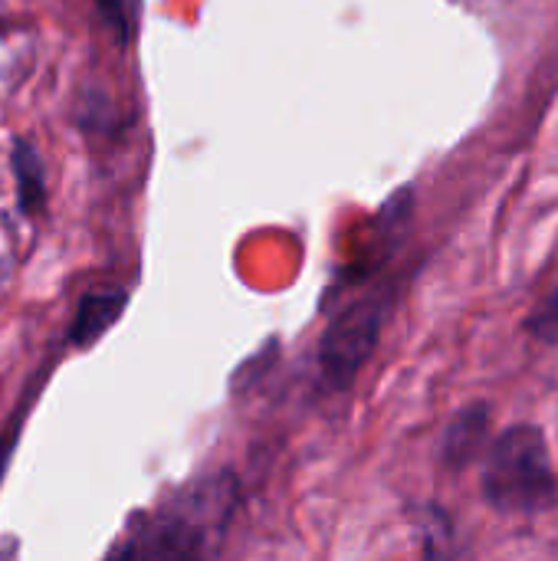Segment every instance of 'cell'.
Listing matches in <instances>:
<instances>
[{"mask_svg": "<svg viewBox=\"0 0 558 561\" xmlns=\"http://www.w3.org/2000/svg\"><path fill=\"white\" fill-rule=\"evenodd\" d=\"M487 431H490V408L483 401L464 408L444 431V440H441V457L451 470H464L470 467L483 444H487Z\"/></svg>", "mask_w": 558, "mask_h": 561, "instance_id": "5", "label": "cell"}, {"mask_svg": "<svg viewBox=\"0 0 558 561\" xmlns=\"http://www.w3.org/2000/svg\"><path fill=\"white\" fill-rule=\"evenodd\" d=\"M526 332L543 342V345H558V289H553L526 319Z\"/></svg>", "mask_w": 558, "mask_h": 561, "instance_id": "9", "label": "cell"}, {"mask_svg": "<svg viewBox=\"0 0 558 561\" xmlns=\"http://www.w3.org/2000/svg\"><path fill=\"white\" fill-rule=\"evenodd\" d=\"M418 516H421V536H424V561H467L454 519L441 506H421Z\"/></svg>", "mask_w": 558, "mask_h": 561, "instance_id": "7", "label": "cell"}, {"mask_svg": "<svg viewBox=\"0 0 558 561\" xmlns=\"http://www.w3.org/2000/svg\"><path fill=\"white\" fill-rule=\"evenodd\" d=\"M125 306H128V289H122V286H95V289H89L79 299L76 312H72L66 342L72 348H89L92 342H99L118 322Z\"/></svg>", "mask_w": 558, "mask_h": 561, "instance_id": "4", "label": "cell"}, {"mask_svg": "<svg viewBox=\"0 0 558 561\" xmlns=\"http://www.w3.org/2000/svg\"><path fill=\"white\" fill-rule=\"evenodd\" d=\"M237 510L234 473H214L138 513L102 561H214Z\"/></svg>", "mask_w": 558, "mask_h": 561, "instance_id": "1", "label": "cell"}, {"mask_svg": "<svg viewBox=\"0 0 558 561\" xmlns=\"http://www.w3.org/2000/svg\"><path fill=\"white\" fill-rule=\"evenodd\" d=\"M13 178H16V201L26 217H36L46 207V171L36 145L30 138L13 141Z\"/></svg>", "mask_w": 558, "mask_h": 561, "instance_id": "6", "label": "cell"}, {"mask_svg": "<svg viewBox=\"0 0 558 561\" xmlns=\"http://www.w3.org/2000/svg\"><path fill=\"white\" fill-rule=\"evenodd\" d=\"M105 26L115 33V39L125 46L132 43V36L138 33V20H141V0H95Z\"/></svg>", "mask_w": 558, "mask_h": 561, "instance_id": "8", "label": "cell"}, {"mask_svg": "<svg viewBox=\"0 0 558 561\" xmlns=\"http://www.w3.org/2000/svg\"><path fill=\"white\" fill-rule=\"evenodd\" d=\"M480 493L500 513H546L558 500L549 440L536 424L506 427L483 454Z\"/></svg>", "mask_w": 558, "mask_h": 561, "instance_id": "2", "label": "cell"}, {"mask_svg": "<svg viewBox=\"0 0 558 561\" xmlns=\"http://www.w3.org/2000/svg\"><path fill=\"white\" fill-rule=\"evenodd\" d=\"M388 296H362L352 306H345L329 329L322 332L319 342V368L329 388L342 391L349 388L358 371L368 365V358L378 348L382 329H385V316H388Z\"/></svg>", "mask_w": 558, "mask_h": 561, "instance_id": "3", "label": "cell"}, {"mask_svg": "<svg viewBox=\"0 0 558 561\" xmlns=\"http://www.w3.org/2000/svg\"><path fill=\"white\" fill-rule=\"evenodd\" d=\"M30 404H33V394L23 401L20 414L10 421V427H7V431H3V437H0V480H3V473H7V463H10V450H13V444L20 440V427H23V417L30 414Z\"/></svg>", "mask_w": 558, "mask_h": 561, "instance_id": "10", "label": "cell"}]
</instances>
